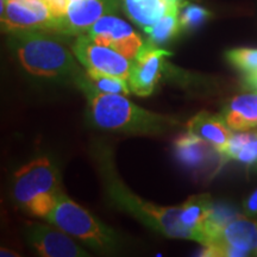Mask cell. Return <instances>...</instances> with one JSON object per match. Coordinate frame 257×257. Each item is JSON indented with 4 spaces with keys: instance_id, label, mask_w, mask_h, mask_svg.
Here are the masks:
<instances>
[{
    "instance_id": "obj_1",
    "label": "cell",
    "mask_w": 257,
    "mask_h": 257,
    "mask_svg": "<svg viewBox=\"0 0 257 257\" xmlns=\"http://www.w3.org/2000/svg\"><path fill=\"white\" fill-rule=\"evenodd\" d=\"M76 81L87 96L89 114L95 126L128 134H161L179 125L175 118L144 110L125 95L96 91L82 75Z\"/></svg>"
},
{
    "instance_id": "obj_2",
    "label": "cell",
    "mask_w": 257,
    "mask_h": 257,
    "mask_svg": "<svg viewBox=\"0 0 257 257\" xmlns=\"http://www.w3.org/2000/svg\"><path fill=\"white\" fill-rule=\"evenodd\" d=\"M11 44L19 63L29 74L40 78H74L82 75L74 54L43 31H14Z\"/></svg>"
},
{
    "instance_id": "obj_3",
    "label": "cell",
    "mask_w": 257,
    "mask_h": 257,
    "mask_svg": "<svg viewBox=\"0 0 257 257\" xmlns=\"http://www.w3.org/2000/svg\"><path fill=\"white\" fill-rule=\"evenodd\" d=\"M61 193L59 172L47 157L32 160L15 173L14 198L31 216L47 219Z\"/></svg>"
},
{
    "instance_id": "obj_4",
    "label": "cell",
    "mask_w": 257,
    "mask_h": 257,
    "mask_svg": "<svg viewBox=\"0 0 257 257\" xmlns=\"http://www.w3.org/2000/svg\"><path fill=\"white\" fill-rule=\"evenodd\" d=\"M106 188L114 205L128 212L142 223L170 238L197 240V236L181 221V207L156 206L131 193L125 186L106 173Z\"/></svg>"
},
{
    "instance_id": "obj_5",
    "label": "cell",
    "mask_w": 257,
    "mask_h": 257,
    "mask_svg": "<svg viewBox=\"0 0 257 257\" xmlns=\"http://www.w3.org/2000/svg\"><path fill=\"white\" fill-rule=\"evenodd\" d=\"M47 220L94 250L112 251L119 246L117 232L96 220L64 193H61L55 208L50 212Z\"/></svg>"
},
{
    "instance_id": "obj_6",
    "label": "cell",
    "mask_w": 257,
    "mask_h": 257,
    "mask_svg": "<svg viewBox=\"0 0 257 257\" xmlns=\"http://www.w3.org/2000/svg\"><path fill=\"white\" fill-rule=\"evenodd\" d=\"M257 249V220L238 214L204 245L201 256L242 257L253 255Z\"/></svg>"
},
{
    "instance_id": "obj_7",
    "label": "cell",
    "mask_w": 257,
    "mask_h": 257,
    "mask_svg": "<svg viewBox=\"0 0 257 257\" xmlns=\"http://www.w3.org/2000/svg\"><path fill=\"white\" fill-rule=\"evenodd\" d=\"M72 51L86 70H95L128 80L133 61L111 48L95 43L86 34L78 36L73 43Z\"/></svg>"
},
{
    "instance_id": "obj_8",
    "label": "cell",
    "mask_w": 257,
    "mask_h": 257,
    "mask_svg": "<svg viewBox=\"0 0 257 257\" xmlns=\"http://www.w3.org/2000/svg\"><path fill=\"white\" fill-rule=\"evenodd\" d=\"M2 24L8 32H54L55 19L43 0H6L2 9Z\"/></svg>"
},
{
    "instance_id": "obj_9",
    "label": "cell",
    "mask_w": 257,
    "mask_h": 257,
    "mask_svg": "<svg viewBox=\"0 0 257 257\" xmlns=\"http://www.w3.org/2000/svg\"><path fill=\"white\" fill-rule=\"evenodd\" d=\"M86 35L95 43L111 48L130 61L135 60L146 43L130 24L113 15L99 19Z\"/></svg>"
},
{
    "instance_id": "obj_10",
    "label": "cell",
    "mask_w": 257,
    "mask_h": 257,
    "mask_svg": "<svg viewBox=\"0 0 257 257\" xmlns=\"http://www.w3.org/2000/svg\"><path fill=\"white\" fill-rule=\"evenodd\" d=\"M119 0H76L70 3L64 17L55 22L54 32L69 36L86 34L99 19L114 15Z\"/></svg>"
},
{
    "instance_id": "obj_11",
    "label": "cell",
    "mask_w": 257,
    "mask_h": 257,
    "mask_svg": "<svg viewBox=\"0 0 257 257\" xmlns=\"http://www.w3.org/2000/svg\"><path fill=\"white\" fill-rule=\"evenodd\" d=\"M172 55L170 51L161 49L147 41L131 64L127 80L131 92L140 96L152 94L166 67V59Z\"/></svg>"
},
{
    "instance_id": "obj_12",
    "label": "cell",
    "mask_w": 257,
    "mask_h": 257,
    "mask_svg": "<svg viewBox=\"0 0 257 257\" xmlns=\"http://www.w3.org/2000/svg\"><path fill=\"white\" fill-rule=\"evenodd\" d=\"M31 248L44 257H85L86 250L79 246L72 236L61 229L43 224H31L25 232Z\"/></svg>"
},
{
    "instance_id": "obj_13",
    "label": "cell",
    "mask_w": 257,
    "mask_h": 257,
    "mask_svg": "<svg viewBox=\"0 0 257 257\" xmlns=\"http://www.w3.org/2000/svg\"><path fill=\"white\" fill-rule=\"evenodd\" d=\"M175 153L180 162L192 169L220 168L224 165L221 154L216 147L188 131L175 141Z\"/></svg>"
},
{
    "instance_id": "obj_14",
    "label": "cell",
    "mask_w": 257,
    "mask_h": 257,
    "mask_svg": "<svg viewBox=\"0 0 257 257\" xmlns=\"http://www.w3.org/2000/svg\"><path fill=\"white\" fill-rule=\"evenodd\" d=\"M188 133L210 142L220 154L229 146L232 130L225 123L223 115L202 111L192 117L186 124Z\"/></svg>"
},
{
    "instance_id": "obj_15",
    "label": "cell",
    "mask_w": 257,
    "mask_h": 257,
    "mask_svg": "<svg viewBox=\"0 0 257 257\" xmlns=\"http://www.w3.org/2000/svg\"><path fill=\"white\" fill-rule=\"evenodd\" d=\"M220 114L234 133L257 127V92L233 96L224 106Z\"/></svg>"
},
{
    "instance_id": "obj_16",
    "label": "cell",
    "mask_w": 257,
    "mask_h": 257,
    "mask_svg": "<svg viewBox=\"0 0 257 257\" xmlns=\"http://www.w3.org/2000/svg\"><path fill=\"white\" fill-rule=\"evenodd\" d=\"M120 3L127 17L147 31L170 9L182 5L184 0H120Z\"/></svg>"
},
{
    "instance_id": "obj_17",
    "label": "cell",
    "mask_w": 257,
    "mask_h": 257,
    "mask_svg": "<svg viewBox=\"0 0 257 257\" xmlns=\"http://www.w3.org/2000/svg\"><path fill=\"white\" fill-rule=\"evenodd\" d=\"M213 201L208 194L192 195L181 207V221L197 236V242L204 244L205 229L210 219Z\"/></svg>"
},
{
    "instance_id": "obj_18",
    "label": "cell",
    "mask_w": 257,
    "mask_h": 257,
    "mask_svg": "<svg viewBox=\"0 0 257 257\" xmlns=\"http://www.w3.org/2000/svg\"><path fill=\"white\" fill-rule=\"evenodd\" d=\"M180 8H181V5L172 8L152 28L148 29L146 32L149 35V38H148L149 43L160 47L167 43V42H169L172 38H174L181 31Z\"/></svg>"
},
{
    "instance_id": "obj_19",
    "label": "cell",
    "mask_w": 257,
    "mask_h": 257,
    "mask_svg": "<svg viewBox=\"0 0 257 257\" xmlns=\"http://www.w3.org/2000/svg\"><path fill=\"white\" fill-rule=\"evenodd\" d=\"M83 79L91 87L102 93L127 95L131 92L126 80L114 75H108V74L95 72V70H86V76H83Z\"/></svg>"
},
{
    "instance_id": "obj_20",
    "label": "cell",
    "mask_w": 257,
    "mask_h": 257,
    "mask_svg": "<svg viewBox=\"0 0 257 257\" xmlns=\"http://www.w3.org/2000/svg\"><path fill=\"white\" fill-rule=\"evenodd\" d=\"M212 14L207 9L202 6L189 4L184 2L180 8V25L181 31H194L201 25H204L208 19L211 18Z\"/></svg>"
},
{
    "instance_id": "obj_21",
    "label": "cell",
    "mask_w": 257,
    "mask_h": 257,
    "mask_svg": "<svg viewBox=\"0 0 257 257\" xmlns=\"http://www.w3.org/2000/svg\"><path fill=\"white\" fill-rule=\"evenodd\" d=\"M226 60L245 75L257 74L256 48H237L226 53Z\"/></svg>"
},
{
    "instance_id": "obj_22",
    "label": "cell",
    "mask_w": 257,
    "mask_h": 257,
    "mask_svg": "<svg viewBox=\"0 0 257 257\" xmlns=\"http://www.w3.org/2000/svg\"><path fill=\"white\" fill-rule=\"evenodd\" d=\"M44 4L48 6L51 16H53L55 22L57 19L62 18L66 16L67 10H68L69 2L68 0H43Z\"/></svg>"
},
{
    "instance_id": "obj_23",
    "label": "cell",
    "mask_w": 257,
    "mask_h": 257,
    "mask_svg": "<svg viewBox=\"0 0 257 257\" xmlns=\"http://www.w3.org/2000/svg\"><path fill=\"white\" fill-rule=\"evenodd\" d=\"M243 207L246 216L251 218L257 217V189H255V191L244 200Z\"/></svg>"
},
{
    "instance_id": "obj_24",
    "label": "cell",
    "mask_w": 257,
    "mask_h": 257,
    "mask_svg": "<svg viewBox=\"0 0 257 257\" xmlns=\"http://www.w3.org/2000/svg\"><path fill=\"white\" fill-rule=\"evenodd\" d=\"M245 85L251 89H255V92H257V74L245 75Z\"/></svg>"
},
{
    "instance_id": "obj_25",
    "label": "cell",
    "mask_w": 257,
    "mask_h": 257,
    "mask_svg": "<svg viewBox=\"0 0 257 257\" xmlns=\"http://www.w3.org/2000/svg\"><path fill=\"white\" fill-rule=\"evenodd\" d=\"M2 256H17V253H15L14 251H9V250H4L2 249V253H0Z\"/></svg>"
},
{
    "instance_id": "obj_26",
    "label": "cell",
    "mask_w": 257,
    "mask_h": 257,
    "mask_svg": "<svg viewBox=\"0 0 257 257\" xmlns=\"http://www.w3.org/2000/svg\"><path fill=\"white\" fill-rule=\"evenodd\" d=\"M252 167H253V169H255V170H257V162H255V163H253V165H252Z\"/></svg>"
},
{
    "instance_id": "obj_27",
    "label": "cell",
    "mask_w": 257,
    "mask_h": 257,
    "mask_svg": "<svg viewBox=\"0 0 257 257\" xmlns=\"http://www.w3.org/2000/svg\"><path fill=\"white\" fill-rule=\"evenodd\" d=\"M253 255H255V256H257V249H256V251H255V253H253Z\"/></svg>"
}]
</instances>
